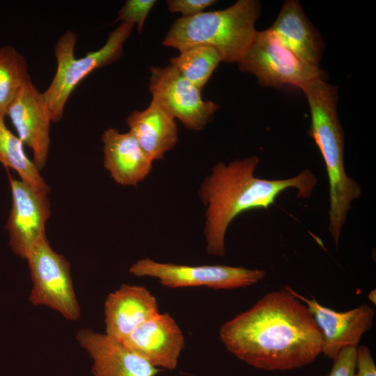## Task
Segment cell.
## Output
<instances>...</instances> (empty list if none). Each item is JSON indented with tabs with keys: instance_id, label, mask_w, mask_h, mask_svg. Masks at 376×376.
Returning a JSON list of instances; mask_svg holds the SVG:
<instances>
[{
	"instance_id": "6da1fadb",
	"label": "cell",
	"mask_w": 376,
	"mask_h": 376,
	"mask_svg": "<svg viewBox=\"0 0 376 376\" xmlns=\"http://www.w3.org/2000/svg\"><path fill=\"white\" fill-rule=\"evenodd\" d=\"M219 336L227 350L265 370H287L321 353L319 328L307 306L284 288L270 292L225 322Z\"/></svg>"
},
{
	"instance_id": "7a4b0ae2",
	"label": "cell",
	"mask_w": 376,
	"mask_h": 376,
	"mask_svg": "<svg viewBox=\"0 0 376 376\" xmlns=\"http://www.w3.org/2000/svg\"><path fill=\"white\" fill-rule=\"evenodd\" d=\"M259 162L255 155L228 164L219 162L201 184L198 194L206 208L203 233L209 255H226L227 230L240 214L253 209H267L288 189H296L299 198L312 195L318 178L309 169L290 178L262 179L254 175Z\"/></svg>"
},
{
	"instance_id": "3957f363",
	"label": "cell",
	"mask_w": 376,
	"mask_h": 376,
	"mask_svg": "<svg viewBox=\"0 0 376 376\" xmlns=\"http://www.w3.org/2000/svg\"><path fill=\"white\" fill-rule=\"evenodd\" d=\"M308 100L311 115L310 136L322 156L329 182L328 230L338 247L352 203L361 196V187L346 173L344 134L337 113L336 88L322 76L299 87Z\"/></svg>"
},
{
	"instance_id": "277c9868",
	"label": "cell",
	"mask_w": 376,
	"mask_h": 376,
	"mask_svg": "<svg viewBox=\"0 0 376 376\" xmlns=\"http://www.w3.org/2000/svg\"><path fill=\"white\" fill-rule=\"evenodd\" d=\"M261 5L256 0H239L230 7L202 12L175 20L163 44L179 51L196 45L217 51L221 61L237 63L253 41Z\"/></svg>"
},
{
	"instance_id": "5b68a950",
	"label": "cell",
	"mask_w": 376,
	"mask_h": 376,
	"mask_svg": "<svg viewBox=\"0 0 376 376\" xmlns=\"http://www.w3.org/2000/svg\"><path fill=\"white\" fill-rule=\"evenodd\" d=\"M134 26L130 22L121 23L109 34L106 43L100 49L79 58L75 57L76 33L67 31L59 38L54 48L56 71L49 86L42 93L52 122L57 123L62 119L68 99L82 79L93 70L120 58L123 45Z\"/></svg>"
},
{
	"instance_id": "8992f818",
	"label": "cell",
	"mask_w": 376,
	"mask_h": 376,
	"mask_svg": "<svg viewBox=\"0 0 376 376\" xmlns=\"http://www.w3.org/2000/svg\"><path fill=\"white\" fill-rule=\"evenodd\" d=\"M26 260L33 283L30 303L47 306L68 320H78L81 308L73 287L70 264L51 247L46 235L33 247Z\"/></svg>"
},
{
	"instance_id": "52a82bcc",
	"label": "cell",
	"mask_w": 376,
	"mask_h": 376,
	"mask_svg": "<svg viewBox=\"0 0 376 376\" xmlns=\"http://www.w3.org/2000/svg\"><path fill=\"white\" fill-rule=\"evenodd\" d=\"M237 64L241 71L253 75L262 86L276 88L285 85L299 88L322 75L318 67L300 59L281 45L269 29L257 31Z\"/></svg>"
},
{
	"instance_id": "ba28073f",
	"label": "cell",
	"mask_w": 376,
	"mask_h": 376,
	"mask_svg": "<svg viewBox=\"0 0 376 376\" xmlns=\"http://www.w3.org/2000/svg\"><path fill=\"white\" fill-rule=\"evenodd\" d=\"M129 272L138 277H153L168 288L206 286L216 290L245 288L262 280L263 269L224 265H186L160 263L149 258L137 260Z\"/></svg>"
},
{
	"instance_id": "9c48e42d",
	"label": "cell",
	"mask_w": 376,
	"mask_h": 376,
	"mask_svg": "<svg viewBox=\"0 0 376 376\" xmlns=\"http://www.w3.org/2000/svg\"><path fill=\"white\" fill-rule=\"evenodd\" d=\"M148 88L155 98L175 119L194 131L203 130L219 109V105L203 100L200 88L169 65L151 67Z\"/></svg>"
},
{
	"instance_id": "30bf717a",
	"label": "cell",
	"mask_w": 376,
	"mask_h": 376,
	"mask_svg": "<svg viewBox=\"0 0 376 376\" xmlns=\"http://www.w3.org/2000/svg\"><path fill=\"white\" fill-rule=\"evenodd\" d=\"M12 206L6 228L13 253L26 259L33 247L46 235L50 215L48 192L37 190L8 174Z\"/></svg>"
},
{
	"instance_id": "8fae6325",
	"label": "cell",
	"mask_w": 376,
	"mask_h": 376,
	"mask_svg": "<svg viewBox=\"0 0 376 376\" xmlns=\"http://www.w3.org/2000/svg\"><path fill=\"white\" fill-rule=\"evenodd\" d=\"M284 289L307 306L320 331L321 352L331 359L345 347H357L363 334L373 326L375 312L367 304L338 312L321 305L313 296L306 298L289 285Z\"/></svg>"
},
{
	"instance_id": "7c38bea8",
	"label": "cell",
	"mask_w": 376,
	"mask_h": 376,
	"mask_svg": "<svg viewBox=\"0 0 376 376\" xmlns=\"http://www.w3.org/2000/svg\"><path fill=\"white\" fill-rule=\"evenodd\" d=\"M8 116L18 137L33 152V162L40 171L46 164L50 144L52 122L42 93L30 80L9 105Z\"/></svg>"
},
{
	"instance_id": "4fadbf2b",
	"label": "cell",
	"mask_w": 376,
	"mask_h": 376,
	"mask_svg": "<svg viewBox=\"0 0 376 376\" xmlns=\"http://www.w3.org/2000/svg\"><path fill=\"white\" fill-rule=\"evenodd\" d=\"M121 343L154 366L173 370L185 338L175 320L167 313H159L137 327Z\"/></svg>"
},
{
	"instance_id": "5bb4252c",
	"label": "cell",
	"mask_w": 376,
	"mask_h": 376,
	"mask_svg": "<svg viewBox=\"0 0 376 376\" xmlns=\"http://www.w3.org/2000/svg\"><path fill=\"white\" fill-rule=\"evenodd\" d=\"M76 338L93 359L92 376H156L162 371L105 334L81 329Z\"/></svg>"
},
{
	"instance_id": "9a60e30c",
	"label": "cell",
	"mask_w": 376,
	"mask_h": 376,
	"mask_svg": "<svg viewBox=\"0 0 376 376\" xmlns=\"http://www.w3.org/2000/svg\"><path fill=\"white\" fill-rule=\"evenodd\" d=\"M105 334L122 343L137 327L159 313L156 297L145 287L123 284L104 302Z\"/></svg>"
},
{
	"instance_id": "2e32d148",
	"label": "cell",
	"mask_w": 376,
	"mask_h": 376,
	"mask_svg": "<svg viewBox=\"0 0 376 376\" xmlns=\"http://www.w3.org/2000/svg\"><path fill=\"white\" fill-rule=\"evenodd\" d=\"M104 167L114 182L123 186H136L151 172L152 161L130 132L120 133L109 128L102 136Z\"/></svg>"
},
{
	"instance_id": "e0dca14e",
	"label": "cell",
	"mask_w": 376,
	"mask_h": 376,
	"mask_svg": "<svg viewBox=\"0 0 376 376\" xmlns=\"http://www.w3.org/2000/svg\"><path fill=\"white\" fill-rule=\"evenodd\" d=\"M125 122L129 132L152 162L162 160L178 143L175 118L154 97L146 109L133 111Z\"/></svg>"
},
{
	"instance_id": "ac0fdd59",
	"label": "cell",
	"mask_w": 376,
	"mask_h": 376,
	"mask_svg": "<svg viewBox=\"0 0 376 376\" xmlns=\"http://www.w3.org/2000/svg\"><path fill=\"white\" fill-rule=\"evenodd\" d=\"M269 30L279 42L300 59L318 67L323 42L299 1H285Z\"/></svg>"
},
{
	"instance_id": "d6986e66",
	"label": "cell",
	"mask_w": 376,
	"mask_h": 376,
	"mask_svg": "<svg viewBox=\"0 0 376 376\" xmlns=\"http://www.w3.org/2000/svg\"><path fill=\"white\" fill-rule=\"evenodd\" d=\"M4 118L0 115V163L6 169L15 171L20 180L33 188L49 193V186L26 155L23 142L7 128Z\"/></svg>"
},
{
	"instance_id": "ffe728a7",
	"label": "cell",
	"mask_w": 376,
	"mask_h": 376,
	"mask_svg": "<svg viewBox=\"0 0 376 376\" xmlns=\"http://www.w3.org/2000/svg\"><path fill=\"white\" fill-rule=\"evenodd\" d=\"M221 61L216 49L207 45H196L180 50L171 58L170 65L194 85L201 89Z\"/></svg>"
},
{
	"instance_id": "44dd1931",
	"label": "cell",
	"mask_w": 376,
	"mask_h": 376,
	"mask_svg": "<svg viewBox=\"0 0 376 376\" xmlns=\"http://www.w3.org/2000/svg\"><path fill=\"white\" fill-rule=\"evenodd\" d=\"M31 80L25 57L13 47H0V115L7 109L22 88Z\"/></svg>"
},
{
	"instance_id": "7402d4cb",
	"label": "cell",
	"mask_w": 376,
	"mask_h": 376,
	"mask_svg": "<svg viewBox=\"0 0 376 376\" xmlns=\"http://www.w3.org/2000/svg\"><path fill=\"white\" fill-rule=\"evenodd\" d=\"M155 3V0H127L118 11L116 22L132 23L141 33L146 18Z\"/></svg>"
},
{
	"instance_id": "603a6c76",
	"label": "cell",
	"mask_w": 376,
	"mask_h": 376,
	"mask_svg": "<svg viewBox=\"0 0 376 376\" xmlns=\"http://www.w3.org/2000/svg\"><path fill=\"white\" fill-rule=\"evenodd\" d=\"M357 348L347 347L342 349L334 359L331 370L327 376H355Z\"/></svg>"
},
{
	"instance_id": "cb8c5ba5",
	"label": "cell",
	"mask_w": 376,
	"mask_h": 376,
	"mask_svg": "<svg viewBox=\"0 0 376 376\" xmlns=\"http://www.w3.org/2000/svg\"><path fill=\"white\" fill-rule=\"evenodd\" d=\"M216 3L214 0H168L167 8L170 13H180L182 17H190L203 12Z\"/></svg>"
},
{
	"instance_id": "d4e9b609",
	"label": "cell",
	"mask_w": 376,
	"mask_h": 376,
	"mask_svg": "<svg viewBox=\"0 0 376 376\" xmlns=\"http://www.w3.org/2000/svg\"><path fill=\"white\" fill-rule=\"evenodd\" d=\"M355 376H376V366L371 352L366 345L357 348Z\"/></svg>"
},
{
	"instance_id": "484cf974",
	"label": "cell",
	"mask_w": 376,
	"mask_h": 376,
	"mask_svg": "<svg viewBox=\"0 0 376 376\" xmlns=\"http://www.w3.org/2000/svg\"><path fill=\"white\" fill-rule=\"evenodd\" d=\"M369 299L375 304V290H372L368 295Z\"/></svg>"
}]
</instances>
